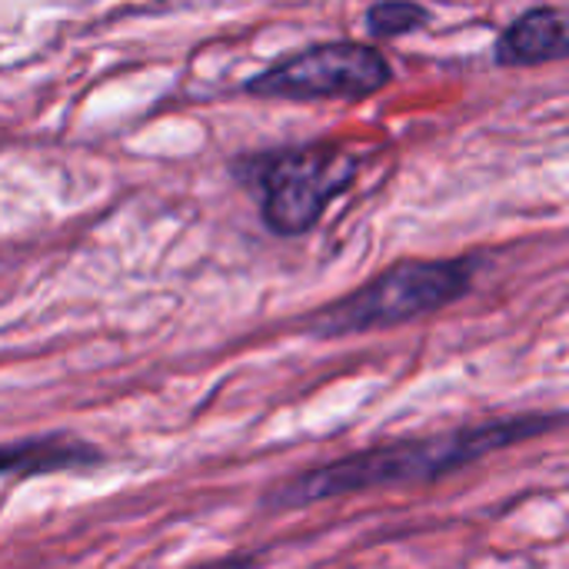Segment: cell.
I'll return each mask as SVG.
<instances>
[{"mask_svg":"<svg viewBox=\"0 0 569 569\" xmlns=\"http://www.w3.org/2000/svg\"><path fill=\"white\" fill-rule=\"evenodd\" d=\"M100 460V453L87 443L67 440L60 433L40 440H20L0 447V477L7 473H50V470H73Z\"/></svg>","mask_w":569,"mask_h":569,"instance_id":"6","label":"cell"},{"mask_svg":"<svg viewBox=\"0 0 569 569\" xmlns=\"http://www.w3.org/2000/svg\"><path fill=\"white\" fill-rule=\"evenodd\" d=\"M569 50L567 20L553 7H533L513 20L497 40V63L503 67H533L547 60H563Z\"/></svg>","mask_w":569,"mask_h":569,"instance_id":"5","label":"cell"},{"mask_svg":"<svg viewBox=\"0 0 569 569\" xmlns=\"http://www.w3.org/2000/svg\"><path fill=\"white\" fill-rule=\"evenodd\" d=\"M357 167L347 147L310 143L247 157L233 167V177L260 193V213L273 233L300 237L313 230L330 200L353 183Z\"/></svg>","mask_w":569,"mask_h":569,"instance_id":"3","label":"cell"},{"mask_svg":"<svg viewBox=\"0 0 569 569\" xmlns=\"http://www.w3.org/2000/svg\"><path fill=\"white\" fill-rule=\"evenodd\" d=\"M430 23V10L413 0H377L367 10V30L373 37H403L413 30H423Z\"/></svg>","mask_w":569,"mask_h":569,"instance_id":"7","label":"cell"},{"mask_svg":"<svg viewBox=\"0 0 569 569\" xmlns=\"http://www.w3.org/2000/svg\"><path fill=\"white\" fill-rule=\"evenodd\" d=\"M473 283V260H400L363 283L357 293L310 313L303 330L313 337H350L400 327L460 300Z\"/></svg>","mask_w":569,"mask_h":569,"instance_id":"2","label":"cell"},{"mask_svg":"<svg viewBox=\"0 0 569 569\" xmlns=\"http://www.w3.org/2000/svg\"><path fill=\"white\" fill-rule=\"evenodd\" d=\"M563 417H503L477 427H460L450 433L423 437V440H397L383 447H370L363 453L333 460L327 467L307 470L283 487H277L267 497L270 510H297L320 500L347 497V493H367L380 487H403V483H430L443 480L453 470H463L497 450H507L513 443H523L530 437H540L553 427H560Z\"/></svg>","mask_w":569,"mask_h":569,"instance_id":"1","label":"cell"},{"mask_svg":"<svg viewBox=\"0 0 569 569\" xmlns=\"http://www.w3.org/2000/svg\"><path fill=\"white\" fill-rule=\"evenodd\" d=\"M390 80L393 67L377 47L340 40L280 60L257 73L247 83V93L280 100H357L383 90Z\"/></svg>","mask_w":569,"mask_h":569,"instance_id":"4","label":"cell"}]
</instances>
